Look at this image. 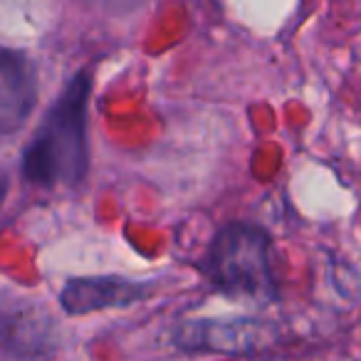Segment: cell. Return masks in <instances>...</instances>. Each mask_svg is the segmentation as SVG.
<instances>
[{
	"mask_svg": "<svg viewBox=\"0 0 361 361\" xmlns=\"http://www.w3.org/2000/svg\"><path fill=\"white\" fill-rule=\"evenodd\" d=\"M90 92V72H77L42 116L30 144L23 151V178L27 183L40 188L82 183L90 169V151H87Z\"/></svg>",
	"mask_w": 361,
	"mask_h": 361,
	"instance_id": "1",
	"label": "cell"
},
{
	"mask_svg": "<svg viewBox=\"0 0 361 361\" xmlns=\"http://www.w3.org/2000/svg\"><path fill=\"white\" fill-rule=\"evenodd\" d=\"M211 285L231 300L267 305L277 297L272 240L252 223H231L213 238L206 255Z\"/></svg>",
	"mask_w": 361,
	"mask_h": 361,
	"instance_id": "2",
	"label": "cell"
},
{
	"mask_svg": "<svg viewBox=\"0 0 361 361\" xmlns=\"http://www.w3.org/2000/svg\"><path fill=\"white\" fill-rule=\"evenodd\" d=\"M60 329L52 314L25 295L0 290V351L13 359H40L57 349Z\"/></svg>",
	"mask_w": 361,
	"mask_h": 361,
	"instance_id": "3",
	"label": "cell"
},
{
	"mask_svg": "<svg viewBox=\"0 0 361 361\" xmlns=\"http://www.w3.org/2000/svg\"><path fill=\"white\" fill-rule=\"evenodd\" d=\"M270 326L255 319H201L186 322L176 331V344L183 349H211L228 354L265 349Z\"/></svg>",
	"mask_w": 361,
	"mask_h": 361,
	"instance_id": "4",
	"label": "cell"
},
{
	"mask_svg": "<svg viewBox=\"0 0 361 361\" xmlns=\"http://www.w3.org/2000/svg\"><path fill=\"white\" fill-rule=\"evenodd\" d=\"M37 70L20 50H0V134H16L37 104Z\"/></svg>",
	"mask_w": 361,
	"mask_h": 361,
	"instance_id": "5",
	"label": "cell"
},
{
	"mask_svg": "<svg viewBox=\"0 0 361 361\" xmlns=\"http://www.w3.org/2000/svg\"><path fill=\"white\" fill-rule=\"evenodd\" d=\"M149 287L144 282L126 280L116 275L102 277H77L70 280L60 292V305L67 314H92V312L129 307L144 300Z\"/></svg>",
	"mask_w": 361,
	"mask_h": 361,
	"instance_id": "6",
	"label": "cell"
},
{
	"mask_svg": "<svg viewBox=\"0 0 361 361\" xmlns=\"http://www.w3.org/2000/svg\"><path fill=\"white\" fill-rule=\"evenodd\" d=\"M87 3L99 6L102 11H109V13H129L141 6V0H87Z\"/></svg>",
	"mask_w": 361,
	"mask_h": 361,
	"instance_id": "7",
	"label": "cell"
},
{
	"mask_svg": "<svg viewBox=\"0 0 361 361\" xmlns=\"http://www.w3.org/2000/svg\"><path fill=\"white\" fill-rule=\"evenodd\" d=\"M8 191H11V178H8L6 169L0 166V211H3V206H6Z\"/></svg>",
	"mask_w": 361,
	"mask_h": 361,
	"instance_id": "8",
	"label": "cell"
}]
</instances>
